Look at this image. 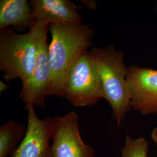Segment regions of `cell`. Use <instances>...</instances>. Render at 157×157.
<instances>
[{
  "mask_svg": "<svg viewBox=\"0 0 157 157\" xmlns=\"http://www.w3.org/2000/svg\"><path fill=\"white\" fill-rule=\"evenodd\" d=\"M49 31L51 78L47 96L65 97L69 71L78 56L92 45L94 31L90 24L83 23H52Z\"/></svg>",
  "mask_w": 157,
  "mask_h": 157,
  "instance_id": "obj_1",
  "label": "cell"
},
{
  "mask_svg": "<svg viewBox=\"0 0 157 157\" xmlns=\"http://www.w3.org/2000/svg\"><path fill=\"white\" fill-rule=\"evenodd\" d=\"M90 53L100 77L103 98L112 108V118L119 129L132 109L126 81L128 67L124 64V54L112 45L93 48Z\"/></svg>",
  "mask_w": 157,
  "mask_h": 157,
  "instance_id": "obj_2",
  "label": "cell"
},
{
  "mask_svg": "<svg viewBox=\"0 0 157 157\" xmlns=\"http://www.w3.org/2000/svg\"><path fill=\"white\" fill-rule=\"evenodd\" d=\"M0 33V70L3 79L10 82L20 78L25 81L33 71L37 47L33 26L26 33H17L6 28Z\"/></svg>",
  "mask_w": 157,
  "mask_h": 157,
  "instance_id": "obj_3",
  "label": "cell"
},
{
  "mask_svg": "<svg viewBox=\"0 0 157 157\" xmlns=\"http://www.w3.org/2000/svg\"><path fill=\"white\" fill-rule=\"evenodd\" d=\"M65 93V97L76 107L93 105L103 98L101 79L90 51L82 52L72 65Z\"/></svg>",
  "mask_w": 157,
  "mask_h": 157,
  "instance_id": "obj_4",
  "label": "cell"
},
{
  "mask_svg": "<svg viewBox=\"0 0 157 157\" xmlns=\"http://www.w3.org/2000/svg\"><path fill=\"white\" fill-rule=\"evenodd\" d=\"M50 25L36 23L33 26L37 54L33 71L25 81L22 82L19 97L25 104L44 108L47 91L50 81L51 69L48 57L47 34Z\"/></svg>",
  "mask_w": 157,
  "mask_h": 157,
  "instance_id": "obj_5",
  "label": "cell"
},
{
  "mask_svg": "<svg viewBox=\"0 0 157 157\" xmlns=\"http://www.w3.org/2000/svg\"><path fill=\"white\" fill-rule=\"evenodd\" d=\"M52 157H94L95 150L82 140L78 128V116L74 111L52 118Z\"/></svg>",
  "mask_w": 157,
  "mask_h": 157,
  "instance_id": "obj_6",
  "label": "cell"
},
{
  "mask_svg": "<svg viewBox=\"0 0 157 157\" xmlns=\"http://www.w3.org/2000/svg\"><path fill=\"white\" fill-rule=\"evenodd\" d=\"M126 81L132 108L143 115L157 113V69L133 65Z\"/></svg>",
  "mask_w": 157,
  "mask_h": 157,
  "instance_id": "obj_7",
  "label": "cell"
},
{
  "mask_svg": "<svg viewBox=\"0 0 157 157\" xmlns=\"http://www.w3.org/2000/svg\"><path fill=\"white\" fill-rule=\"evenodd\" d=\"M34 106H25L28 112L26 135L11 157H52L50 145L52 135V118L40 119Z\"/></svg>",
  "mask_w": 157,
  "mask_h": 157,
  "instance_id": "obj_8",
  "label": "cell"
},
{
  "mask_svg": "<svg viewBox=\"0 0 157 157\" xmlns=\"http://www.w3.org/2000/svg\"><path fill=\"white\" fill-rule=\"evenodd\" d=\"M30 4L36 23H82L78 7L70 0H31Z\"/></svg>",
  "mask_w": 157,
  "mask_h": 157,
  "instance_id": "obj_9",
  "label": "cell"
},
{
  "mask_svg": "<svg viewBox=\"0 0 157 157\" xmlns=\"http://www.w3.org/2000/svg\"><path fill=\"white\" fill-rule=\"evenodd\" d=\"M36 23L28 1H0V30L11 27L29 30Z\"/></svg>",
  "mask_w": 157,
  "mask_h": 157,
  "instance_id": "obj_10",
  "label": "cell"
},
{
  "mask_svg": "<svg viewBox=\"0 0 157 157\" xmlns=\"http://www.w3.org/2000/svg\"><path fill=\"white\" fill-rule=\"evenodd\" d=\"M21 123L9 121L0 127V157H8L15 151L26 135Z\"/></svg>",
  "mask_w": 157,
  "mask_h": 157,
  "instance_id": "obj_11",
  "label": "cell"
},
{
  "mask_svg": "<svg viewBox=\"0 0 157 157\" xmlns=\"http://www.w3.org/2000/svg\"><path fill=\"white\" fill-rule=\"evenodd\" d=\"M121 151L122 157H147L148 143L143 137L133 139L128 136Z\"/></svg>",
  "mask_w": 157,
  "mask_h": 157,
  "instance_id": "obj_12",
  "label": "cell"
},
{
  "mask_svg": "<svg viewBox=\"0 0 157 157\" xmlns=\"http://www.w3.org/2000/svg\"><path fill=\"white\" fill-rule=\"evenodd\" d=\"M82 3L87 8L91 10H95L97 8V4L94 1H82Z\"/></svg>",
  "mask_w": 157,
  "mask_h": 157,
  "instance_id": "obj_13",
  "label": "cell"
},
{
  "mask_svg": "<svg viewBox=\"0 0 157 157\" xmlns=\"http://www.w3.org/2000/svg\"><path fill=\"white\" fill-rule=\"evenodd\" d=\"M9 88H10V86L7 85L2 81H0V93L1 94L2 92L8 90Z\"/></svg>",
  "mask_w": 157,
  "mask_h": 157,
  "instance_id": "obj_14",
  "label": "cell"
},
{
  "mask_svg": "<svg viewBox=\"0 0 157 157\" xmlns=\"http://www.w3.org/2000/svg\"><path fill=\"white\" fill-rule=\"evenodd\" d=\"M151 137L152 140L155 142V143L156 144L157 150V126L152 130L151 133Z\"/></svg>",
  "mask_w": 157,
  "mask_h": 157,
  "instance_id": "obj_15",
  "label": "cell"
},
{
  "mask_svg": "<svg viewBox=\"0 0 157 157\" xmlns=\"http://www.w3.org/2000/svg\"><path fill=\"white\" fill-rule=\"evenodd\" d=\"M156 11H157V6H156Z\"/></svg>",
  "mask_w": 157,
  "mask_h": 157,
  "instance_id": "obj_16",
  "label": "cell"
}]
</instances>
